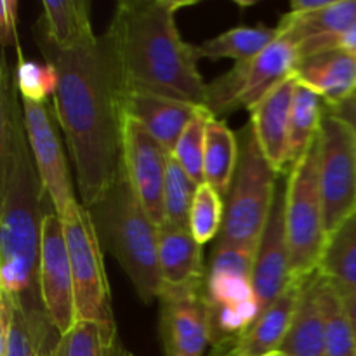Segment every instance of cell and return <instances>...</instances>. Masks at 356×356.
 <instances>
[{
	"label": "cell",
	"instance_id": "9a60e30c",
	"mask_svg": "<svg viewBox=\"0 0 356 356\" xmlns=\"http://www.w3.org/2000/svg\"><path fill=\"white\" fill-rule=\"evenodd\" d=\"M292 280L291 250L285 229V183L280 181L270 221L254 259V291L259 302V313L280 298Z\"/></svg>",
	"mask_w": 356,
	"mask_h": 356
},
{
	"label": "cell",
	"instance_id": "8d00e7d4",
	"mask_svg": "<svg viewBox=\"0 0 356 356\" xmlns=\"http://www.w3.org/2000/svg\"><path fill=\"white\" fill-rule=\"evenodd\" d=\"M341 292H343L344 301H346V306H348V312H350L351 323H353V330H355V339H356V294L355 292H344V291Z\"/></svg>",
	"mask_w": 356,
	"mask_h": 356
},
{
	"label": "cell",
	"instance_id": "f35d334b",
	"mask_svg": "<svg viewBox=\"0 0 356 356\" xmlns=\"http://www.w3.org/2000/svg\"><path fill=\"white\" fill-rule=\"evenodd\" d=\"M266 356H287V355H284V353H282V351H275V353H270V355H266Z\"/></svg>",
	"mask_w": 356,
	"mask_h": 356
},
{
	"label": "cell",
	"instance_id": "8fae6325",
	"mask_svg": "<svg viewBox=\"0 0 356 356\" xmlns=\"http://www.w3.org/2000/svg\"><path fill=\"white\" fill-rule=\"evenodd\" d=\"M37 277L45 316L58 337L65 336L75 327L79 316L65 225L54 209H51L42 221Z\"/></svg>",
	"mask_w": 356,
	"mask_h": 356
},
{
	"label": "cell",
	"instance_id": "ffe728a7",
	"mask_svg": "<svg viewBox=\"0 0 356 356\" xmlns=\"http://www.w3.org/2000/svg\"><path fill=\"white\" fill-rule=\"evenodd\" d=\"M305 278H294L284 294L275 299L243 334L232 356H266L280 350L292 323Z\"/></svg>",
	"mask_w": 356,
	"mask_h": 356
},
{
	"label": "cell",
	"instance_id": "5b68a950",
	"mask_svg": "<svg viewBox=\"0 0 356 356\" xmlns=\"http://www.w3.org/2000/svg\"><path fill=\"white\" fill-rule=\"evenodd\" d=\"M257 245L218 243L205 278L211 309L212 346L209 356H232L233 350L259 316L254 291Z\"/></svg>",
	"mask_w": 356,
	"mask_h": 356
},
{
	"label": "cell",
	"instance_id": "d590c367",
	"mask_svg": "<svg viewBox=\"0 0 356 356\" xmlns=\"http://www.w3.org/2000/svg\"><path fill=\"white\" fill-rule=\"evenodd\" d=\"M327 108H329V106H327ZM329 110H332L334 113H337L339 117H343L344 120H346L348 124L353 127V131L356 134V96L351 97V99L346 101V103L339 104V106L329 108Z\"/></svg>",
	"mask_w": 356,
	"mask_h": 356
},
{
	"label": "cell",
	"instance_id": "d6a6232c",
	"mask_svg": "<svg viewBox=\"0 0 356 356\" xmlns=\"http://www.w3.org/2000/svg\"><path fill=\"white\" fill-rule=\"evenodd\" d=\"M17 66H16V86L21 99L31 103L45 104L47 97L54 96L58 86L56 70L49 63L30 61L23 58V51L17 45Z\"/></svg>",
	"mask_w": 356,
	"mask_h": 356
},
{
	"label": "cell",
	"instance_id": "9c48e42d",
	"mask_svg": "<svg viewBox=\"0 0 356 356\" xmlns=\"http://www.w3.org/2000/svg\"><path fill=\"white\" fill-rule=\"evenodd\" d=\"M63 219L66 247L75 285L79 320L115 323L110 284L103 261V245L89 209L76 204Z\"/></svg>",
	"mask_w": 356,
	"mask_h": 356
},
{
	"label": "cell",
	"instance_id": "7a4b0ae2",
	"mask_svg": "<svg viewBox=\"0 0 356 356\" xmlns=\"http://www.w3.org/2000/svg\"><path fill=\"white\" fill-rule=\"evenodd\" d=\"M52 205L44 190L24 127L16 70L0 68V294L47 318L38 294L42 221Z\"/></svg>",
	"mask_w": 356,
	"mask_h": 356
},
{
	"label": "cell",
	"instance_id": "836d02e7",
	"mask_svg": "<svg viewBox=\"0 0 356 356\" xmlns=\"http://www.w3.org/2000/svg\"><path fill=\"white\" fill-rule=\"evenodd\" d=\"M0 37L2 44H14L17 47V2L2 0L0 2Z\"/></svg>",
	"mask_w": 356,
	"mask_h": 356
},
{
	"label": "cell",
	"instance_id": "4316f807",
	"mask_svg": "<svg viewBox=\"0 0 356 356\" xmlns=\"http://www.w3.org/2000/svg\"><path fill=\"white\" fill-rule=\"evenodd\" d=\"M318 302L325 327L327 356H356L353 323L343 292L322 273L318 280Z\"/></svg>",
	"mask_w": 356,
	"mask_h": 356
},
{
	"label": "cell",
	"instance_id": "7c38bea8",
	"mask_svg": "<svg viewBox=\"0 0 356 356\" xmlns=\"http://www.w3.org/2000/svg\"><path fill=\"white\" fill-rule=\"evenodd\" d=\"M170 153L139 124L124 115L122 120V169L136 198L156 226L165 222L163 186Z\"/></svg>",
	"mask_w": 356,
	"mask_h": 356
},
{
	"label": "cell",
	"instance_id": "f1b7e54d",
	"mask_svg": "<svg viewBox=\"0 0 356 356\" xmlns=\"http://www.w3.org/2000/svg\"><path fill=\"white\" fill-rule=\"evenodd\" d=\"M323 115H325V103L322 97L298 80L291 110V127H289L291 167L316 139Z\"/></svg>",
	"mask_w": 356,
	"mask_h": 356
},
{
	"label": "cell",
	"instance_id": "ac0fdd59",
	"mask_svg": "<svg viewBox=\"0 0 356 356\" xmlns=\"http://www.w3.org/2000/svg\"><path fill=\"white\" fill-rule=\"evenodd\" d=\"M120 101L124 115L136 118L169 153H172L186 125L200 108L145 92H122Z\"/></svg>",
	"mask_w": 356,
	"mask_h": 356
},
{
	"label": "cell",
	"instance_id": "2e32d148",
	"mask_svg": "<svg viewBox=\"0 0 356 356\" xmlns=\"http://www.w3.org/2000/svg\"><path fill=\"white\" fill-rule=\"evenodd\" d=\"M296 87L298 79L294 75L275 87L250 110V125L261 152L278 174L291 169L289 127Z\"/></svg>",
	"mask_w": 356,
	"mask_h": 356
},
{
	"label": "cell",
	"instance_id": "52a82bcc",
	"mask_svg": "<svg viewBox=\"0 0 356 356\" xmlns=\"http://www.w3.org/2000/svg\"><path fill=\"white\" fill-rule=\"evenodd\" d=\"M285 229L292 277L305 278L318 271L329 240L320 188L318 136L289 169L285 181Z\"/></svg>",
	"mask_w": 356,
	"mask_h": 356
},
{
	"label": "cell",
	"instance_id": "3957f363",
	"mask_svg": "<svg viewBox=\"0 0 356 356\" xmlns=\"http://www.w3.org/2000/svg\"><path fill=\"white\" fill-rule=\"evenodd\" d=\"M195 2L122 0L104 31L122 92H145L205 106L207 82L197 47L183 40L176 14Z\"/></svg>",
	"mask_w": 356,
	"mask_h": 356
},
{
	"label": "cell",
	"instance_id": "7402d4cb",
	"mask_svg": "<svg viewBox=\"0 0 356 356\" xmlns=\"http://www.w3.org/2000/svg\"><path fill=\"white\" fill-rule=\"evenodd\" d=\"M0 356H40L54 329L47 318L28 313L19 302L0 294Z\"/></svg>",
	"mask_w": 356,
	"mask_h": 356
},
{
	"label": "cell",
	"instance_id": "30bf717a",
	"mask_svg": "<svg viewBox=\"0 0 356 356\" xmlns=\"http://www.w3.org/2000/svg\"><path fill=\"white\" fill-rule=\"evenodd\" d=\"M318 170L325 228L332 235L356 212V134L327 104L318 132Z\"/></svg>",
	"mask_w": 356,
	"mask_h": 356
},
{
	"label": "cell",
	"instance_id": "4dcf8cb0",
	"mask_svg": "<svg viewBox=\"0 0 356 356\" xmlns=\"http://www.w3.org/2000/svg\"><path fill=\"white\" fill-rule=\"evenodd\" d=\"M212 117L211 111L205 106H200L181 134L179 141L172 149V159L183 167L184 172L200 186L204 179V153H205V131L207 122Z\"/></svg>",
	"mask_w": 356,
	"mask_h": 356
},
{
	"label": "cell",
	"instance_id": "603a6c76",
	"mask_svg": "<svg viewBox=\"0 0 356 356\" xmlns=\"http://www.w3.org/2000/svg\"><path fill=\"white\" fill-rule=\"evenodd\" d=\"M320 273L305 280L292 323L280 350L287 356H327L325 327L318 302Z\"/></svg>",
	"mask_w": 356,
	"mask_h": 356
},
{
	"label": "cell",
	"instance_id": "484cf974",
	"mask_svg": "<svg viewBox=\"0 0 356 356\" xmlns=\"http://www.w3.org/2000/svg\"><path fill=\"white\" fill-rule=\"evenodd\" d=\"M280 37L278 28L266 26H236L222 31L218 37L207 38L197 45L198 58L211 59H233L235 63L249 61L273 44Z\"/></svg>",
	"mask_w": 356,
	"mask_h": 356
},
{
	"label": "cell",
	"instance_id": "e575fe53",
	"mask_svg": "<svg viewBox=\"0 0 356 356\" xmlns=\"http://www.w3.org/2000/svg\"><path fill=\"white\" fill-rule=\"evenodd\" d=\"M332 0H292L291 9L285 14L287 17H305L309 14L320 13L325 9Z\"/></svg>",
	"mask_w": 356,
	"mask_h": 356
},
{
	"label": "cell",
	"instance_id": "d6986e66",
	"mask_svg": "<svg viewBox=\"0 0 356 356\" xmlns=\"http://www.w3.org/2000/svg\"><path fill=\"white\" fill-rule=\"evenodd\" d=\"M296 79L315 90L329 108L356 96V58L353 52L329 51L299 61Z\"/></svg>",
	"mask_w": 356,
	"mask_h": 356
},
{
	"label": "cell",
	"instance_id": "44dd1931",
	"mask_svg": "<svg viewBox=\"0 0 356 356\" xmlns=\"http://www.w3.org/2000/svg\"><path fill=\"white\" fill-rule=\"evenodd\" d=\"M52 47L70 51L97 40L90 24V6L83 0H45L42 16L33 28Z\"/></svg>",
	"mask_w": 356,
	"mask_h": 356
},
{
	"label": "cell",
	"instance_id": "e0dca14e",
	"mask_svg": "<svg viewBox=\"0 0 356 356\" xmlns=\"http://www.w3.org/2000/svg\"><path fill=\"white\" fill-rule=\"evenodd\" d=\"M159 263L163 291H195L205 285L207 268L204 245L188 228L162 225L159 228Z\"/></svg>",
	"mask_w": 356,
	"mask_h": 356
},
{
	"label": "cell",
	"instance_id": "1f68e13d",
	"mask_svg": "<svg viewBox=\"0 0 356 356\" xmlns=\"http://www.w3.org/2000/svg\"><path fill=\"white\" fill-rule=\"evenodd\" d=\"M222 221H225V198L211 184H200L190 209L188 228L191 235L200 245H205L221 235Z\"/></svg>",
	"mask_w": 356,
	"mask_h": 356
},
{
	"label": "cell",
	"instance_id": "74e56055",
	"mask_svg": "<svg viewBox=\"0 0 356 356\" xmlns=\"http://www.w3.org/2000/svg\"><path fill=\"white\" fill-rule=\"evenodd\" d=\"M51 348H52V344H51V346L45 348V350L40 353V356H51Z\"/></svg>",
	"mask_w": 356,
	"mask_h": 356
},
{
	"label": "cell",
	"instance_id": "4fadbf2b",
	"mask_svg": "<svg viewBox=\"0 0 356 356\" xmlns=\"http://www.w3.org/2000/svg\"><path fill=\"white\" fill-rule=\"evenodd\" d=\"M159 301L163 356H209L212 323L205 285L195 291H163Z\"/></svg>",
	"mask_w": 356,
	"mask_h": 356
},
{
	"label": "cell",
	"instance_id": "d4e9b609",
	"mask_svg": "<svg viewBox=\"0 0 356 356\" xmlns=\"http://www.w3.org/2000/svg\"><path fill=\"white\" fill-rule=\"evenodd\" d=\"M51 356H134L118 336L117 323L79 320L70 332L59 336Z\"/></svg>",
	"mask_w": 356,
	"mask_h": 356
},
{
	"label": "cell",
	"instance_id": "83f0119b",
	"mask_svg": "<svg viewBox=\"0 0 356 356\" xmlns=\"http://www.w3.org/2000/svg\"><path fill=\"white\" fill-rule=\"evenodd\" d=\"M318 271L341 291H356V212L329 235Z\"/></svg>",
	"mask_w": 356,
	"mask_h": 356
},
{
	"label": "cell",
	"instance_id": "cb8c5ba5",
	"mask_svg": "<svg viewBox=\"0 0 356 356\" xmlns=\"http://www.w3.org/2000/svg\"><path fill=\"white\" fill-rule=\"evenodd\" d=\"M240 143L238 134L232 131L221 118L212 115L205 131L204 179L222 198H226L238 165Z\"/></svg>",
	"mask_w": 356,
	"mask_h": 356
},
{
	"label": "cell",
	"instance_id": "f546056e",
	"mask_svg": "<svg viewBox=\"0 0 356 356\" xmlns=\"http://www.w3.org/2000/svg\"><path fill=\"white\" fill-rule=\"evenodd\" d=\"M197 190L198 184L184 172L183 167L170 155L169 163H167L165 186H163V212H165L167 225L188 228L190 209Z\"/></svg>",
	"mask_w": 356,
	"mask_h": 356
},
{
	"label": "cell",
	"instance_id": "6da1fadb",
	"mask_svg": "<svg viewBox=\"0 0 356 356\" xmlns=\"http://www.w3.org/2000/svg\"><path fill=\"white\" fill-rule=\"evenodd\" d=\"M45 63L56 70V120L76 172L80 204L92 209L111 190L122 169L120 86L104 37L79 49L52 47L35 37Z\"/></svg>",
	"mask_w": 356,
	"mask_h": 356
},
{
	"label": "cell",
	"instance_id": "60d3db41",
	"mask_svg": "<svg viewBox=\"0 0 356 356\" xmlns=\"http://www.w3.org/2000/svg\"><path fill=\"white\" fill-rule=\"evenodd\" d=\"M355 294H356V291H355Z\"/></svg>",
	"mask_w": 356,
	"mask_h": 356
},
{
	"label": "cell",
	"instance_id": "8992f818",
	"mask_svg": "<svg viewBox=\"0 0 356 356\" xmlns=\"http://www.w3.org/2000/svg\"><path fill=\"white\" fill-rule=\"evenodd\" d=\"M238 165L225 198V221L218 243L259 245L273 211L280 174L261 152L250 122L238 132Z\"/></svg>",
	"mask_w": 356,
	"mask_h": 356
},
{
	"label": "cell",
	"instance_id": "5bb4252c",
	"mask_svg": "<svg viewBox=\"0 0 356 356\" xmlns=\"http://www.w3.org/2000/svg\"><path fill=\"white\" fill-rule=\"evenodd\" d=\"M21 101H23L24 127H26L38 176L54 211L58 212L59 218H65L79 204V200L73 195L68 162L56 129L58 120L56 115L51 113L47 104Z\"/></svg>",
	"mask_w": 356,
	"mask_h": 356
},
{
	"label": "cell",
	"instance_id": "277c9868",
	"mask_svg": "<svg viewBox=\"0 0 356 356\" xmlns=\"http://www.w3.org/2000/svg\"><path fill=\"white\" fill-rule=\"evenodd\" d=\"M101 245L110 250L131 280L136 294L149 305L162 294L159 226L136 198L124 169L103 200L89 209Z\"/></svg>",
	"mask_w": 356,
	"mask_h": 356
},
{
	"label": "cell",
	"instance_id": "ab89813d",
	"mask_svg": "<svg viewBox=\"0 0 356 356\" xmlns=\"http://www.w3.org/2000/svg\"><path fill=\"white\" fill-rule=\"evenodd\" d=\"M353 54H355V58H356V51H355V52H353Z\"/></svg>",
	"mask_w": 356,
	"mask_h": 356
},
{
	"label": "cell",
	"instance_id": "ba28073f",
	"mask_svg": "<svg viewBox=\"0 0 356 356\" xmlns=\"http://www.w3.org/2000/svg\"><path fill=\"white\" fill-rule=\"evenodd\" d=\"M299 61V44L287 33L268 45L256 58L235 63L229 72L207 83L205 108L216 118L238 110H252L266 94L294 76Z\"/></svg>",
	"mask_w": 356,
	"mask_h": 356
}]
</instances>
